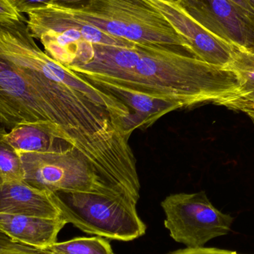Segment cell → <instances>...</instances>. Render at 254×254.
<instances>
[{
	"label": "cell",
	"instance_id": "6da1fadb",
	"mask_svg": "<svg viewBox=\"0 0 254 254\" xmlns=\"http://www.w3.org/2000/svg\"><path fill=\"white\" fill-rule=\"evenodd\" d=\"M86 80L175 101L182 109L214 104L241 85L231 68L207 64L185 48L138 44L115 48L109 75Z\"/></svg>",
	"mask_w": 254,
	"mask_h": 254
},
{
	"label": "cell",
	"instance_id": "7a4b0ae2",
	"mask_svg": "<svg viewBox=\"0 0 254 254\" xmlns=\"http://www.w3.org/2000/svg\"><path fill=\"white\" fill-rule=\"evenodd\" d=\"M65 7L112 37L133 44L185 48L191 52L150 0H88L81 5Z\"/></svg>",
	"mask_w": 254,
	"mask_h": 254
},
{
	"label": "cell",
	"instance_id": "3957f363",
	"mask_svg": "<svg viewBox=\"0 0 254 254\" xmlns=\"http://www.w3.org/2000/svg\"><path fill=\"white\" fill-rule=\"evenodd\" d=\"M27 14V26L33 38L41 42L50 58L68 68L89 63L95 45H134L103 32L76 17L65 7L49 4Z\"/></svg>",
	"mask_w": 254,
	"mask_h": 254
},
{
	"label": "cell",
	"instance_id": "277c9868",
	"mask_svg": "<svg viewBox=\"0 0 254 254\" xmlns=\"http://www.w3.org/2000/svg\"><path fill=\"white\" fill-rule=\"evenodd\" d=\"M55 197L67 224L86 234L128 242L146 233L136 210L137 201L126 196L55 192Z\"/></svg>",
	"mask_w": 254,
	"mask_h": 254
},
{
	"label": "cell",
	"instance_id": "5b68a950",
	"mask_svg": "<svg viewBox=\"0 0 254 254\" xmlns=\"http://www.w3.org/2000/svg\"><path fill=\"white\" fill-rule=\"evenodd\" d=\"M24 182L51 192L123 195L137 201L104 180L74 148L61 153L19 152Z\"/></svg>",
	"mask_w": 254,
	"mask_h": 254
},
{
	"label": "cell",
	"instance_id": "8992f818",
	"mask_svg": "<svg viewBox=\"0 0 254 254\" xmlns=\"http://www.w3.org/2000/svg\"><path fill=\"white\" fill-rule=\"evenodd\" d=\"M161 207L170 237L191 249L204 247L210 240L227 235L234 222L231 215L213 206L204 191L172 194Z\"/></svg>",
	"mask_w": 254,
	"mask_h": 254
},
{
	"label": "cell",
	"instance_id": "52a82bcc",
	"mask_svg": "<svg viewBox=\"0 0 254 254\" xmlns=\"http://www.w3.org/2000/svg\"><path fill=\"white\" fill-rule=\"evenodd\" d=\"M37 122L53 124L64 136L55 112L14 65L0 55V123L12 128Z\"/></svg>",
	"mask_w": 254,
	"mask_h": 254
},
{
	"label": "cell",
	"instance_id": "ba28073f",
	"mask_svg": "<svg viewBox=\"0 0 254 254\" xmlns=\"http://www.w3.org/2000/svg\"><path fill=\"white\" fill-rule=\"evenodd\" d=\"M216 37L240 49L254 51V20L231 0H173Z\"/></svg>",
	"mask_w": 254,
	"mask_h": 254
},
{
	"label": "cell",
	"instance_id": "9c48e42d",
	"mask_svg": "<svg viewBox=\"0 0 254 254\" xmlns=\"http://www.w3.org/2000/svg\"><path fill=\"white\" fill-rule=\"evenodd\" d=\"M185 39L194 56L207 64L231 68L236 46L224 41L192 19L173 0H150Z\"/></svg>",
	"mask_w": 254,
	"mask_h": 254
},
{
	"label": "cell",
	"instance_id": "30bf717a",
	"mask_svg": "<svg viewBox=\"0 0 254 254\" xmlns=\"http://www.w3.org/2000/svg\"><path fill=\"white\" fill-rule=\"evenodd\" d=\"M0 214L56 219L61 212L55 192L37 189L22 181L0 186Z\"/></svg>",
	"mask_w": 254,
	"mask_h": 254
},
{
	"label": "cell",
	"instance_id": "8fae6325",
	"mask_svg": "<svg viewBox=\"0 0 254 254\" xmlns=\"http://www.w3.org/2000/svg\"><path fill=\"white\" fill-rule=\"evenodd\" d=\"M90 83L114 95L128 109L131 133L137 128H146L167 113L182 109L175 101L130 90L118 85L101 81Z\"/></svg>",
	"mask_w": 254,
	"mask_h": 254
},
{
	"label": "cell",
	"instance_id": "7c38bea8",
	"mask_svg": "<svg viewBox=\"0 0 254 254\" xmlns=\"http://www.w3.org/2000/svg\"><path fill=\"white\" fill-rule=\"evenodd\" d=\"M67 222L56 219L0 214V230L16 241L45 249L57 243L60 231Z\"/></svg>",
	"mask_w": 254,
	"mask_h": 254
},
{
	"label": "cell",
	"instance_id": "4fadbf2b",
	"mask_svg": "<svg viewBox=\"0 0 254 254\" xmlns=\"http://www.w3.org/2000/svg\"><path fill=\"white\" fill-rule=\"evenodd\" d=\"M6 138L19 152L61 153L74 148L53 124L47 122L16 125L7 132Z\"/></svg>",
	"mask_w": 254,
	"mask_h": 254
},
{
	"label": "cell",
	"instance_id": "5bb4252c",
	"mask_svg": "<svg viewBox=\"0 0 254 254\" xmlns=\"http://www.w3.org/2000/svg\"><path fill=\"white\" fill-rule=\"evenodd\" d=\"M231 69L240 77V89L213 104L244 113L254 122V54L236 48Z\"/></svg>",
	"mask_w": 254,
	"mask_h": 254
},
{
	"label": "cell",
	"instance_id": "9a60e30c",
	"mask_svg": "<svg viewBox=\"0 0 254 254\" xmlns=\"http://www.w3.org/2000/svg\"><path fill=\"white\" fill-rule=\"evenodd\" d=\"M7 131L0 127V186L24 181V170L19 152L6 138Z\"/></svg>",
	"mask_w": 254,
	"mask_h": 254
},
{
	"label": "cell",
	"instance_id": "2e32d148",
	"mask_svg": "<svg viewBox=\"0 0 254 254\" xmlns=\"http://www.w3.org/2000/svg\"><path fill=\"white\" fill-rule=\"evenodd\" d=\"M46 249L51 254H114L110 243L101 237H77Z\"/></svg>",
	"mask_w": 254,
	"mask_h": 254
},
{
	"label": "cell",
	"instance_id": "e0dca14e",
	"mask_svg": "<svg viewBox=\"0 0 254 254\" xmlns=\"http://www.w3.org/2000/svg\"><path fill=\"white\" fill-rule=\"evenodd\" d=\"M51 254L47 249H38L13 240L0 230V254Z\"/></svg>",
	"mask_w": 254,
	"mask_h": 254
},
{
	"label": "cell",
	"instance_id": "ac0fdd59",
	"mask_svg": "<svg viewBox=\"0 0 254 254\" xmlns=\"http://www.w3.org/2000/svg\"><path fill=\"white\" fill-rule=\"evenodd\" d=\"M20 13H28L32 10L53 4L54 0H10Z\"/></svg>",
	"mask_w": 254,
	"mask_h": 254
},
{
	"label": "cell",
	"instance_id": "d6986e66",
	"mask_svg": "<svg viewBox=\"0 0 254 254\" xmlns=\"http://www.w3.org/2000/svg\"><path fill=\"white\" fill-rule=\"evenodd\" d=\"M0 20L25 21V19L10 0H0Z\"/></svg>",
	"mask_w": 254,
	"mask_h": 254
},
{
	"label": "cell",
	"instance_id": "ffe728a7",
	"mask_svg": "<svg viewBox=\"0 0 254 254\" xmlns=\"http://www.w3.org/2000/svg\"><path fill=\"white\" fill-rule=\"evenodd\" d=\"M169 254H242L233 251L224 250V249H215V248H187L182 250L176 251Z\"/></svg>",
	"mask_w": 254,
	"mask_h": 254
},
{
	"label": "cell",
	"instance_id": "44dd1931",
	"mask_svg": "<svg viewBox=\"0 0 254 254\" xmlns=\"http://www.w3.org/2000/svg\"><path fill=\"white\" fill-rule=\"evenodd\" d=\"M254 20V7L248 0H231Z\"/></svg>",
	"mask_w": 254,
	"mask_h": 254
},
{
	"label": "cell",
	"instance_id": "7402d4cb",
	"mask_svg": "<svg viewBox=\"0 0 254 254\" xmlns=\"http://www.w3.org/2000/svg\"><path fill=\"white\" fill-rule=\"evenodd\" d=\"M88 0H54L55 5L62 6V7H72L77 5V3H83Z\"/></svg>",
	"mask_w": 254,
	"mask_h": 254
},
{
	"label": "cell",
	"instance_id": "603a6c76",
	"mask_svg": "<svg viewBox=\"0 0 254 254\" xmlns=\"http://www.w3.org/2000/svg\"><path fill=\"white\" fill-rule=\"evenodd\" d=\"M248 1H249V2H250L251 4H252V5H253V7H254V0H248ZM252 53L254 54V51L253 52H252Z\"/></svg>",
	"mask_w": 254,
	"mask_h": 254
},
{
	"label": "cell",
	"instance_id": "cb8c5ba5",
	"mask_svg": "<svg viewBox=\"0 0 254 254\" xmlns=\"http://www.w3.org/2000/svg\"></svg>",
	"mask_w": 254,
	"mask_h": 254
}]
</instances>
